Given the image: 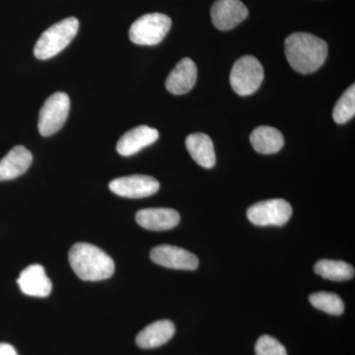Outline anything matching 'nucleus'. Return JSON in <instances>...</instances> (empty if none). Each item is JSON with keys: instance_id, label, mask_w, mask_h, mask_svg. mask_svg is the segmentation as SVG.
Wrapping results in <instances>:
<instances>
[{"instance_id": "nucleus-7", "label": "nucleus", "mask_w": 355, "mask_h": 355, "mask_svg": "<svg viewBox=\"0 0 355 355\" xmlns=\"http://www.w3.org/2000/svg\"><path fill=\"white\" fill-rule=\"evenodd\" d=\"M291 216V203L282 198L254 203L247 211L248 219L257 226H284Z\"/></svg>"}, {"instance_id": "nucleus-9", "label": "nucleus", "mask_w": 355, "mask_h": 355, "mask_svg": "<svg viewBox=\"0 0 355 355\" xmlns=\"http://www.w3.org/2000/svg\"><path fill=\"white\" fill-rule=\"evenodd\" d=\"M150 259L156 265L180 270H196L200 261L196 254L181 247L159 245L151 250Z\"/></svg>"}, {"instance_id": "nucleus-2", "label": "nucleus", "mask_w": 355, "mask_h": 355, "mask_svg": "<svg viewBox=\"0 0 355 355\" xmlns=\"http://www.w3.org/2000/svg\"><path fill=\"white\" fill-rule=\"evenodd\" d=\"M72 270L84 282L108 279L114 272V261L106 252L89 243H76L69 250Z\"/></svg>"}, {"instance_id": "nucleus-22", "label": "nucleus", "mask_w": 355, "mask_h": 355, "mask_svg": "<svg viewBox=\"0 0 355 355\" xmlns=\"http://www.w3.org/2000/svg\"><path fill=\"white\" fill-rule=\"evenodd\" d=\"M257 355H287L284 345L277 338L265 335L259 338L254 347Z\"/></svg>"}, {"instance_id": "nucleus-12", "label": "nucleus", "mask_w": 355, "mask_h": 355, "mask_svg": "<svg viewBox=\"0 0 355 355\" xmlns=\"http://www.w3.org/2000/svg\"><path fill=\"white\" fill-rule=\"evenodd\" d=\"M158 137L159 132L155 128L148 125H139L128 130L121 137L116 144V151L120 155L128 157L153 144Z\"/></svg>"}, {"instance_id": "nucleus-14", "label": "nucleus", "mask_w": 355, "mask_h": 355, "mask_svg": "<svg viewBox=\"0 0 355 355\" xmlns=\"http://www.w3.org/2000/svg\"><path fill=\"white\" fill-rule=\"evenodd\" d=\"M135 220L147 230L165 231L176 227L181 217L172 209H146L137 212Z\"/></svg>"}, {"instance_id": "nucleus-15", "label": "nucleus", "mask_w": 355, "mask_h": 355, "mask_svg": "<svg viewBox=\"0 0 355 355\" xmlns=\"http://www.w3.org/2000/svg\"><path fill=\"white\" fill-rule=\"evenodd\" d=\"M32 162V153L26 147L22 146L13 147L0 160V182L9 181V180L22 176L29 169Z\"/></svg>"}, {"instance_id": "nucleus-5", "label": "nucleus", "mask_w": 355, "mask_h": 355, "mask_svg": "<svg viewBox=\"0 0 355 355\" xmlns=\"http://www.w3.org/2000/svg\"><path fill=\"white\" fill-rule=\"evenodd\" d=\"M263 65L252 55H245L235 62L230 73V84L240 96H249L256 92L263 83Z\"/></svg>"}, {"instance_id": "nucleus-4", "label": "nucleus", "mask_w": 355, "mask_h": 355, "mask_svg": "<svg viewBox=\"0 0 355 355\" xmlns=\"http://www.w3.org/2000/svg\"><path fill=\"white\" fill-rule=\"evenodd\" d=\"M171 26V18L165 14H146L132 23L128 36L139 46H156L167 36Z\"/></svg>"}, {"instance_id": "nucleus-21", "label": "nucleus", "mask_w": 355, "mask_h": 355, "mask_svg": "<svg viewBox=\"0 0 355 355\" xmlns=\"http://www.w3.org/2000/svg\"><path fill=\"white\" fill-rule=\"evenodd\" d=\"M355 114V86L352 84L338 99L334 108L333 118L338 125L347 123Z\"/></svg>"}, {"instance_id": "nucleus-16", "label": "nucleus", "mask_w": 355, "mask_h": 355, "mask_svg": "<svg viewBox=\"0 0 355 355\" xmlns=\"http://www.w3.org/2000/svg\"><path fill=\"white\" fill-rule=\"evenodd\" d=\"M176 328L169 320H160L146 327L137 336L140 349H151L162 347L174 336Z\"/></svg>"}, {"instance_id": "nucleus-13", "label": "nucleus", "mask_w": 355, "mask_h": 355, "mask_svg": "<svg viewBox=\"0 0 355 355\" xmlns=\"http://www.w3.org/2000/svg\"><path fill=\"white\" fill-rule=\"evenodd\" d=\"M197 77V65L191 58H183L166 79V88L174 95L187 94L195 86Z\"/></svg>"}, {"instance_id": "nucleus-3", "label": "nucleus", "mask_w": 355, "mask_h": 355, "mask_svg": "<svg viewBox=\"0 0 355 355\" xmlns=\"http://www.w3.org/2000/svg\"><path fill=\"white\" fill-rule=\"evenodd\" d=\"M78 29L79 21L76 17H69L51 26L35 44V57L42 60L55 57L76 38Z\"/></svg>"}, {"instance_id": "nucleus-11", "label": "nucleus", "mask_w": 355, "mask_h": 355, "mask_svg": "<svg viewBox=\"0 0 355 355\" xmlns=\"http://www.w3.org/2000/svg\"><path fill=\"white\" fill-rule=\"evenodd\" d=\"M17 284L23 293L33 297H48L53 288L51 279L41 265L25 268L18 277Z\"/></svg>"}, {"instance_id": "nucleus-8", "label": "nucleus", "mask_w": 355, "mask_h": 355, "mask_svg": "<svg viewBox=\"0 0 355 355\" xmlns=\"http://www.w3.org/2000/svg\"><path fill=\"white\" fill-rule=\"evenodd\" d=\"M109 188L120 197L144 198L155 195L160 189V184L153 177L146 175H132L113 180L110 182Z\"/></svg>"}, {"instance_id": "nucleus-6", "label": "nucleus", "mask_w": 355, "mask_h": 355, "mask_svg": "<svg viewBox=\"0 0 355 355\" xmlns=\"http://www.w3.org/2000/svg\"><path fill=\"white\" fill-rule=\"evenodd\" d=\"M70 99L64 92L53 93L46 100L39 114V132L43 137H50L58 132L69 116Z\"/></svg>"}, {"instance_id": "nucleus-23", "label": "nucleus", "mask_w": 355, "mask_h": 355, "mask_svg": "<svg viewBox=\"0 0 355 355\" xmlns=\"http://www.w3.org/2000/svg\"><path fill=\"white\" fill-rule=\"evenodd\" d=\"M0 355H18L16 349L9 343H0Z\"/></svg>"}, {"instance_id": "nucleus-18", "label": "nucleus", "mask_w": 355, "mask_h": 355, "mask_svg": "<svg viewBox=\"0 0 355 355\" xmlns=\"http://www.w3.org/2000/svg\"><path fill=\"white\" fill-rule=\"evenodd\" d=\"M252 146L257 153L273 154L279 153L284 146V139L279 130L268 125L254 128L250 137Z\"/></svg>"}, {"instance_id": "nucleus-10", "label": "nucleus", "mask_w": 355, "mask_h": 355, "mask_svg": "<svg viewBox=\"0 0 355 355\" xmlns=\"http://www.w3.org/2000/svg\"><path fill=\"white\" fill-rule=\"evenodd\" d=\"M214 25L220 31H229L243 22L249 11L241 0H217L210 10Z\"/></svg>"}, {"instance_id": "nucleus-20", "label": "nucleus", "mask_w": 355, "mask_h": 355, "mask_svg": "<svg viewBox=\"0 0 355 355\" xmlns=\"http://www.w3.org/2000/svg\"><path fill=\"white\" fill-rule=\"evenodd\" d=\"M311 304L318 310L323 311L324 313L340 316L345 312V303L338 294L331 292H316L309 296Z\"/></svg>"}, {"instance_id": "nucleus-1", "label": "nucleus", "mask_w": 355, "mask_h": 355, "mask_svg": "<svg viewBox=\"0 0 355 355\" xmlns=\"http://www.w3.org/2000/svg\"><path fill=\"white\" fill-rule=\"evenodd\" d=\"M284 50L292 69L309 74L319 69L328 57V44L309 33H294L287 37Z\"/></svg>"}, {"instance_id": "nucleus-17", "label": "nucleus", "mask_w": 355, "mask_h": 355, "mask_svg": "<svg viewBox=\"0 0 355 355\" xmlns=\"http://www.w3.org/2000/svg\"><path fill=\"white\" fill-rule=\"evenodd\" d=\"M186 146L193 161L203 168L210 169L216 162L214 142L202 132L191 133L186 139Z\"/></svg>"}, {"instance_id": "nucleus-19", "label": "nucleus", "mask_w": 355, "mask_h": 355, "mask_svg": "<svg viewBox=\"0 0 355 355\" xmlns=\"http://www.w3.org/2000/svg\"><path fill=\"white\" fill-rule=\"evenodd\" d=\"M316 275L324 279L343 282L354 277V268L343 261L320 260L314 266Z\"/></svg>"}]
</instances>
